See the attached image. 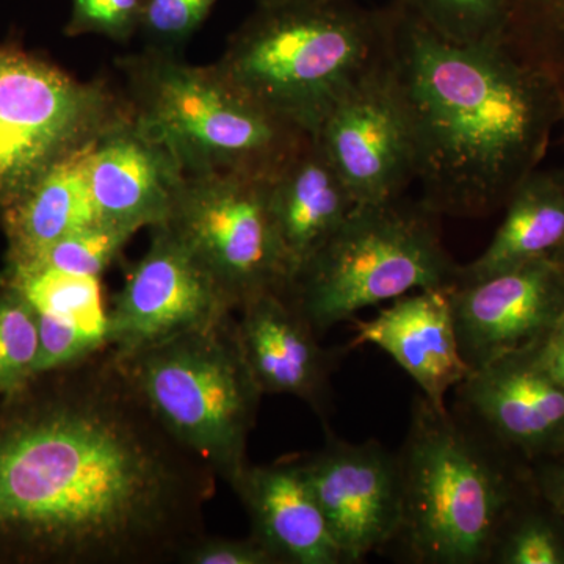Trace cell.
<instances>
[{"label":"cell","mask_w":564,"mask_h":564,"mask_svg":"<svg viewBox=\"0 0 564 564\" xmlns=\"http://www.w3.org/2000/svg\"><path fill=\"white\" fill-rule=\"evenodd\" d=\"M147 0H70L65 35H96L128 43L140 32Z\"/></svg>","instance_id":"f1b7e54d"},{"label":"cell","mask_w":564,"mask_h":564,"mask_svg":"<svg viewBox=\"0 0 564 564\" xmlns=\"http://www.w3.org/2000/svg\"><path fill=\"white\" fill-rule=\"evenodd\" d=\"M39 328L40 350L35 378L79 362L107 345L104 337L82 332L76 326L50 315L39 314Z\"/></svg>","instance_id":"f546056e"},{"label":"cell","mask_w":564,"mask_h":564,"mask_svg":"<svg viewBox=\"0 0 564 564\" xmlns=\"http://www.w3.org/2000/svg\"><path fill=\"white\" fill-rule=\"evenodd\" d=\"M239 311L285 293L292 274L270 209L269 181L242 174L187 176L165 223Z\"/></svg>","instance_id":"9c48e42d"},{"label":"cell","mask_w":564,"mask_h":564,"mask_svg":"<svg viewBox=\"0 0 564 564\" xmlns=\"http://www.w3.org/2000/svg\"><path fill=\"white\" fill-rule=\"evenodd\" d=\"M356 206L393 202L415 181L410 113L391 66L380 57L344 93L315 133Z\"/></svg>","instance_id":"30bf717a"},{"label":"cell","mask_w":564,"mask_h":564,"mask_svg":"<svg viewBox=\"0 0 564 564\" xmlns=\"http://www.w3.org/2000/svg\"><path fill=\"white\" fill-rule=\"evenodd\" d=\"M88 176L99 220L132 232L165 225L185 180L172 151L132 113L91 144Z\"/></svg>","instance_id":"2e32d148"},{"label":"cell","mask_w":564,"mask_h":564,"mask_svg":"<svg viewBox=\"0 0 564 564\" xmlns=\"http://www.w3.org/2000/svg\"><path fill=\"white\" fill-rule=\"evenodd\" d=\"M452 289H423L392 300L370 321L355 322L350 343V348L369 344L383 350L436 406H447V393L473 372L459 350Z\"/></svg>","instance_id":"e0dca14e"},{"label":"cell","mask_w":564,"mask_h":564,"mask_svg":"<svg viewBox=\"0 0 564 564\" xmlns=\"http://www.w3.org/2000/svg\"><path fill=\"white\" fill-rule=\"evenodd\" d=\"M397 455L402 521L389 549L413 564H489L508 516L534 491L532 466L422 393Z\"/></svg>","instance_id":"3957f363"},{"label":"cell","mask_w":564,"mask_h":564,"mask_svg":"<svg viewBox=\"0 0 564 564\" xmlns=\"http://www.w3.org/2000/svg\"><path fill=\"white\" fill-rule=\"evenodd\" d=\"M232 489L250 516L252 536L278 564H344L299 459L248 464Z\"/></svg>","instance_id":"ac0fdd59"},{"label":"cell","mask_w":564,"mask_h":564,"mask_svg":"<svg viewBox=\"0 0 564 564\" xmlns=\"http://www.w3.org/2000/svg\"><path fill=\"white\" fill-rule=\"evenodd\" d=\"M180 563L185 564H278L265 545L254 536L245 540L212 538L204 534L182 552Z\"/></svg>","instance_id":"4dcf8cb0"},{"label":"cell","mask_w":564,"mask_h":564,"mask_svg":"<svg viewBox=\"0 0 564 564\" xmlns=\"http://www.w3.org/2000/svg\"><path fill=\"white\" fill-rule=\"evenodd\" d=\"M280 2V0H256V3Z\"/></svg>","instance_id":"e575fe53"},{"label":"cell","mask_w":564,"mask_h":564,"mask_svg":"<svg viewBox=\"0 0 564 564\" xmlns=\"http://www.w3.org/2000/svg\"><path fill=\"white\" fill-rule=\"evenodd\" d=\"M533 485L564 527V459L552 458L533 464Z\"/></svg>","instance_id":"1f68e13d"},{"label":"cell","mask_w":564,"mask_h":564,"mask_svg":"<svg viewBox=\"0 0 564 564\" xmlns=\"http://www.w3.org/2000/svg\"><path fill=\"white\" fill-rule=\"evenodd\" d=\"M109 344L0 402V564L180 563L217 491Z\"/></svg>","instance_id":"6da1fadb"},{"label":"cell","mask_w":564,"mask_h":564,"mask_svg":"<svg viewBox=\"0 0 564 564\" xmlns=\"http://www.w3.org/2000/svg\"><path fill=\"white\" fill-rule=\"evenodd\" d=\"M551 258L564 270V242L552 252Z\"/></svg>","instance_id":"836d02e7"},{"label":"cell","mask_w":564,"mask_h":564,"mask_svg":"<svg viewBox=\"0 0 564 564\" xmlns=\"http://www.w3.org/2000/svg\"><path fill=\"white\" fill-rule=\"evenodd\" d=\"M133 118L187 176L242 174L272 181L310 133L267 110L217 65L147 51L118 61Z\"/></svg>","instance_id":"5b68a950"},{"label":"cell","mask_w":564,"mask_h":564,"mask_svg":"<svg viewBox=\"0 0 564 564\" xmlns=\"http://www.w3.org/2000/svg\"><path fill=\"white\" fill-rule=\"evenodd\" d=\"M135 232L98 220L51 245L31 261L6 263L20 269H52L61 272L101 276L121 254Z\"/></svg>","instance_id":"484cf974"},{"label":"cell","mask_w":564,"mask_h":564,"mask_svg":"<svg viewBox=\"0 0 564 564\" xmlns=\"http://www.w3.org/2000/svg\"><path fill=\"white\" fill-rule=\"evenodd\" d=\"M234 307L180 237L161 225L132 267L107 317V344L131 352L202 328Z\"/></svg>","instance_id":"8fae6325"},{"label":"cell","mask_w":564,"mask_h":564,"mask_svg":"<svg viewBox=\"0 0 564 564\" xmlns=\"http://www.w3.org/2000/svg\"><path fill=\"white\" fill-rule=\"evenodd\" d=\"M0 284L21 292L36 313L69 323L107 339V317L99 276L52 269L3 267Z\"/></svg>","instance_id":"7402d4cb"},{"label":"cell","mask_w":564,"mask_h":564,"mask_svg":"<svg viewBox=\"0 0 564 564\" xmlns=\"http://www.w3.org/2000/svg\"><path fill=\"white\" fill-rule=\"evenodd\" d=\"M489 564H564V527L536 488L508 516Z\"/></svg>","instance_id":"cb8c5ba5"},{"label":"cell","mask_w":564,"mask_h":564,"mask_svg":"<svg viewBox=\"0 0 564 564\" xmlns=\"http://www.w3.org/2000/svg\"><path fill=\"white\" fill-rule=\"evenodd\" d=\"M115 352L166 432L232 488L250 464L248 440L262 397L232 314L140 350Z\"/></svg>","instance_id":"8992f818"},{"label":"cell","mask_w":564,"mask_h":564,"mask_svg":"<svg viewBox=\"0 0 564 564\" xmlns=\"http://www.w3.org/2000/svg\"><path fill=\"white\" fill-rule=\"evenodd\" d=\"M380 54L378 10L352 0H280L256 3L215 65L267 110L315 135Z\"/></svg>","instance_id":"277c9868"},{"label":"cell","mask_w":564,"mask_h":564,"mask_svg":"<svg viewBox=\"0 0 564 564\" xmlns=\"http://www.w3.org/2000/svg\"><path fill=\"white\" fill-rule=\"evenodd\" d=\"M218 0H147L140 32L144 50L182 57Z\"/></svg>","instance_id":"83f0119b"},{"label":"cell","mask_w":564,"mask_h":564,"mask_svg":"<svg viewBox=\"0 0 564 564\" xmlns=\"http://www.w3.org/2000/svg\"><path fill=\"white\" fill-rule=\"evenodd\" d=\"M378 13L384 58L413 126L421 203L437 217L502 209L562 124L555 88L505 39L452 43L403 0Z\"/></svg>","instance_id":"7a4b0ae2"},{"label":"cell","mask_w":564,"mask_h":564,"mask_svg":"<svg viewBox=\"0 0 564 564\" xmlns=\"http://www.w3.org/2000/svg\"><path fill=\"white\" fill-rule=\"evenodd\" d=\"M440 218L421 199L404 196L356 206L285 296L322 337L366 307L423 289L455 288L459 263L444 247Z\"/></svg>","instance_id":"52a82bcc"},{"label":"cell","mask_w":564,"mask_h":564,"mask_svg":"<svg viewBox=\"0 0 564 564\" xmlns=\"http://www.w3.org/2000/svg\"><path fill=\"white\" fill-rule=\"evenodd\" d=\"M459 350L470 370L543 343L564 317V270L551 258L458 282L451 291Z\"/></svg>","instance_id":"5bb4252c"},{"label":"cell","mask_w":564,"mask_h":564,"mask_svg":"<svg viewBox=\"0 0 564 564\" xmlns=\"http://www.w3.org/2000/svg\"><path fill=\"white\" fill-rule=\"evenodd\" d=\"M536 351L544 369L564 389V317L538 345Z\"/></svg>","instance_id":"d6a6232c"},{"label":"cell","mask_w":564,"mask_h":564,"mask_svg":"<svg viewBox=\"0 0 564 564\" xmlns=\"http://www.w3.org/2000/svg\"><path fill=\"white\" fill-rule=\"evenodd\" d=\"M491 243L459 265L458 282L481 280L551 256L564 242V170L533 172L508 199Z\"/></svg>","instance_id":"44dd1931"},{"label":"cell","mask_w":564,"mask_h":564,"mask_svg":"<svg viewBox=\"0 0 564 564\" xmlns=\"http://www.w3.org/2000/svg\"><path fill=\"white\" fill-rule=\"evenodd\" d=\"M237 339L259 391L292 395L323 422L332 410V375L340 351L326 350L285 293L256 296L239 310Z\"/></svg>","instance_id":"9a60e30c"},{"label":"cell","mask_w":564,"mask_h":564,"mask_svg":"<svg viewBox=\"0 0 564 564\" xmlns=\"http://www.w3.org/2000/svg\"><path fill=\"white\" fill-rule=\"evenodd\" d=\"M39 350L35 307L17 289L0 284V397L31 383Z\"/></svg>","instance_id":"d4e9b609"},{"label":"cell","mask_w":564,"mask_h":564,"mask_svg":"<svg viewBox=\"0 0 564 564\" xmlns=\"http://www.w3.org/2000/svg\"><path fill=\"white\" fill-rule=\"evenodd\" d=\"M299 462L344 564L388 551L402 521L399 455L377 440L348 443L328 432L321 451Z\"/></svg>","instance_id":"7c38bea8"},{"label":"cell","mask_w":564,"mask_h":564,"mask_svg":"<svg viewBox=\"0 0 564 564\" xmlns=\"http://www.w3.org/2000/svg\"><path fill=\"white\" fill-rule=\"evenodd\" d=\"M426 25L456 44L505 39L507 0H403Z\"/></svg>","instance_id":"4316f807"},{"label":"cell","mask_w":564,"mask_h":564,"mask_svg":"<svg viewBox=\"0 0 564 564\" xmlns=\"http://www.w3.org/2000/svg\"><path fill=\"white\" fill-rule=\"evenodd\" d=\"M536 347L473 370L454 389L455 413L530 466L564 448V389L544 369Z\"/></svg>","instance_id":"4fadbf2b"},{"label":"cell","mask_w":564,"mask_h":564,"mask_svg":"<svg viewBox=\"0 0 564 564\" xmlns=\"http://www.w3.org/2000/svg\"><path fill=\"white\" fill-rule=\"evenodd\" d=\"M556 458L564 459V448H563L562 454H560L558 456H556Z\"/></svg>","instance_id":"d590c367"},{"label":"cell","mask_w":564,"mask_h":564,"mask_svg":"<svg viewBox=\"0 0 564 564\" xmlns=\"http://www.w3.org/2000/svg\"><path fill=\"white\" fill-rule=\"evenodd\" d=\"M131 113L106 82L77 79L35 52L0 44V214Z\"/></svg>","instance_id":"ba28073f"},{"label":"cell","mask_w":564,"mask_h":564,"mask_svg":"<svg viewBox=\"0 0 564 564\" xmlns=\"http://www.w3.org/2000/svg\"><path fill=\"white\" fill-rule=\"evenodd\" d=\"M91 144L51 166L0 214L7 239L6 263L31 261L51 245L99 220L88 176Z\"/></svg>","instance_id":"ffe728a7"},{"label":"cell","mask_w":564,"mask_h":564,"mask_svg":"<svg viewBox=\"0 0 564 564\" xmlns=\"http://www.w3.org/2000/svg\"><path fill=\"white\" fill-rule=\"evenodd\" d=\"M505 43L551 82L564 129V0H507Z\"/></svg>","instance_id":"603a6c76"},{"label":"cell","mask_w":564,"mask_h":564,"mask_svg":"<svg viewBox=\"0 0 564 564\" xmlns=\"http://www.w3.org/2000/svg\"><path fill=\"white\" fill-rule=\"evenodd\" d=\"M269 198L292 280L356 207L343 176L314 135L269 181Z\"/></svg>","instance_id":"d6986e66"}]
</instances>
